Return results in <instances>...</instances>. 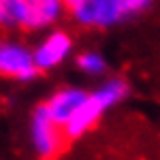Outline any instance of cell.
<instances>
[{
    "instance_id": "6da1fadb",
    "label": "cell",
    "mask_w": 160,
    "mask_h": 160,
    "mask_svg": "<svg viewBox=\"0 0 160 160\" xmlns=\"http://www.w3.org/2000/svg\"><path fill=\"white\" fill-rule=\"evenodd\" d=\"M66 141L68 139L64 137L62 126L47 115L43 105H38L30 118V143L34 154L41 160H56L64 152Z\"/></svg>"
},
{
    "instance_id": "7a4b0ae2",
    "label": "cell",
    "mask_w": 160,
    "mask_h": 160,
    "mask_svg": "<svg viewBox=\"0 0 160 160\" xmlns=\"http://www.w3.org/2000/svg\"><path fill=\"white\" fill-rule=\"evenodd\" d=\"M66 11L71 13L75 24L81 28L105 30L124 22L118 0H73L66 7Z\"/></svg>"
},
{
    "instance_id": "3957f363",
    "label": "cell",
    "mask_w": 160,
    "mask_h": 160,
    "mask_svg": "<svg viewBox=\"0 0 160 160\" xmlns=\"http://www.w3.org/2000/svg\"><path fill=\"white\" fill-rule=\"evenodd\" d=\"M38 75L30 45L17 38H0V77L28 83Z\"/></svg>"
},
{
    "instance_id": "277c9868",
    "label": "cell",
    "mask_w": 160,
    "mask_h": 160,
    "mask_svg": "<svg viewBox=\"0 0 160 160\" xmlns=\"http://www.w3.org/2000/svg\"><path fill=\"white\" fill-rule=\"evenodd\" d=\"M73 49H75V41L66 30H60V28L49 30L32 47V60H34L37 71L38 73H47V71H53V68L62 66L71 58Z\"/></svg>"
},
{
    "instance_id": "5b68a950",
    "label": "cell",
    "mask_w": 160,
    "mask_h": 160,
    "mask_svg": "<svg viewBox=\"0 0 160 160\" xmlns=\"http://www.w3.org/2000/svg\"><path fill=\"white\" fill-rule=\"evenodd\" d=\"M66 13V4L62 0H24V24L28 32L49 30L60 22Z\"/></svg>"
},
{
    "instance_id": "8992f818",
    "label": "cell",
    "mask_w": 160,
    "mask_h": 160,
    "mask_svg": "<svg viewBox=\"0 0 160 160\" xmlns=\"http://www.w3.org/2000/svg\"><path fill=\"white\" fill-rule=\"evenodd\" d=\"M88 94H90V92H86L83 88L64 86V88H60V90H56L49 98L43 102V109L47 111V115H49L56 124L64 126V124L71 120V115L86 102Z\"/></svg>"
},
{
    "instance_id": "52a82bcc",
    "label": "cell",
    "mask_w": 160,
    "mask_h": 160,
    "mask_svg": "<svg viewBox=\"0 0 160 160\" xmlns=\"http://www.w3.org/2000/svg\"><path fill=\"white\" fill-rule=\"evenodd\" d=\"M102 115H105V111L100 109V105L88 94L86 102L71 115L68 122L62 126L64 137H66V139H79V137H83L86 132H90V130L98 124V120Z\"/></svg>"
},
{
    "instance_id": "ba28073f",
    "label": "cell",
    "mask_w": 160,
    "mask_h": 160,
    "mask_svg": "<svg viewBox=\"0 0 160 160\" xmlns=\"http://www.w3.org/2000/svg\"><path fill=\"white\" fill-rule=\"evenodd\" d=\"M128 94H130V86L124 77H107L94 92H90V96L98 102L102 111H109L115 105L124 102Z\"/></svg>"
},
{
    "instance_id": "9c48e42d",
    "label": "cell",
    "mask_w": 160,
    "mask_h": 160,
    "mask_svg": "<svg viewBox=\"0 0 160 160\" xmlns=\"http://www.w3.org/2000/svg\"><path fill=\"white\" fill-rule=\"evenodd\" d=\"M75 64L81 73L86 77H102L107 73V60L100 51H94V49H88V51H81L77 58H75Z\"/></svg>"
},
{
    "instance_id": "30bf717a",
    "label": "cell",
    "mask_w": 160,
    "mask_h": 160,
    "mask_svg": "<svg viewBox=\"0 0 160 160\" xmlns=\"http://www.w3.org/2000/svg\"><path fill=\"white\" fill-rule=\"evenodd\" d=\"M24 24V0H0V28L17 30Z\"/></svg>"
},
{
    "instance_id": "8fae6325",
    "label": "cell",
    "mask_w": 160,
    "mask_h": 160,
    "mask_svg": "<svg viewBox=\"0 0 160 160\" xmlns=\"http://www.w3.org/2000/svg\"><path fill=\"white\" fill-rule=\"evenodd\" d=\"M118 4L122 9L124 19H128V17H137V15H143L145 11H149L154 0H118Z\"/></svg>"
},
{
    "instance_id": "7c38bea8",
    "label": "cell",
    "mask_w": 160,
    "mask_h": 160,
    "mask_svg": "<svg viewBox=\"0 0 160 160\" xmlns=\"http://www.w3.org/2000/svg\"><path fill=\"white\" fill-rule=\"evenodd\" d=\"M62 2H64V4H66V7H68V4H71V2H73V0H62Z\"/></svg>"
},
{
    "instance_id": "4fadbf2b",
    "label": "cell",
    "mask_w": 160,
    "mask_h": 160,
    "mask_svg": "<svg viewBox=\"0 0 160 160\" xmlns=\"http://www.w3.org/2000/svg\"><path fill=\"white\" fill-rule=\"evenodd\" d=\"M0 105H2V98H0Z\"/></svg>"
}]
</instances>
